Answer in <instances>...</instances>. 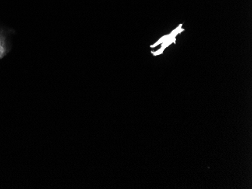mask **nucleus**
<instances>
[{
    "instance_id": "1",
    "label": "nucleus",
    "mask_w": 252,
    "mask_h": 189,
    "mask_svg": "<svg viewBox=\"0 0 252 189\" xmlns=\"http://www.w3.org/2000/svg\"><path fill=\"white\" fill-rule=\"evenodd\" d=\"M5 32L0 29V59L5 57L10 50Z\"/></svg>"
},
{
    "instance_id": "2",
    "label": "nucleus",
    "mask_w": 252,
    "mask_h": 189,
    "mask_svg": "<svg viewBox=\"0 0 252 189\" xmlns=\"http://www.w3.org/2000/svg\"><path fill=\"white\" fill-rule=\"evenodd\" d=\"M174 42H176V38L175 37L170 38V39H168L167 41L163 43V45H162V47H161V48L159 49V51H156V52H153L154 55L157 56L159 55V54H160L161 53H162V51L165 50V48L167 47V46H169V45L172 44V43H174Z\"/></svg>"
},
{
    "instance_id": "3",
    "label": "nucleus",
    "mask_w": 252,
    "mask_h": 189,
    "mask_svg": "<svg viewBox=\"0 0 252 189\" xmlns=\"http://www.w3.org/2000/svg\"><path fill=\"white\" fill-rule=\"evenodd\" d=\"M170 38H172V35H166V36H163L162 39H159V41L157 43H155V44L151 46V47H156L158 45L161 44V43H165V42L167 41L168 39H170Z\"/></svg>"
}]
</instances>
